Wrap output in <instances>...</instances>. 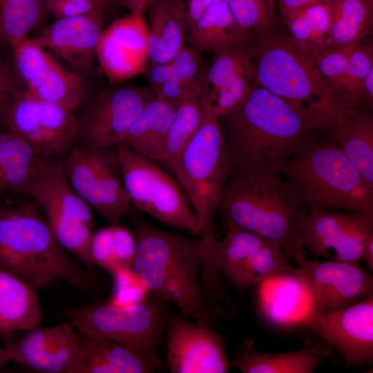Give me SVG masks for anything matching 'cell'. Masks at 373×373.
Masks as SVG:
<instances>
[{"mask_svg":"<svg viewBox=\"0 0 373 373\" xmlns=\"http://www.w3.org/2000/svg\"><path fill=\"white\" fill-rule=\"evenodd\" d=\"M254 37L235 21L224 0H214L188 30L187 46L199 52H216Z\"/></svg>","mask_w":373,"mask_h":373,"instance_id":"28","label":"cell"},{"mask_svg":"<svg viewBox=\"0 0 373 373\" xmlns=\"http://www.w3.org/2000/svg\"><path fill=\"white\" fill-rule=\"evenodd\" d=\"M279 172L227 178L217 213L224 224H233L278 243L298 263L305 257L300 224L308 213Z\"/></svg>","mask_w":373,"mask_h":373,"instance_id":"4","label":"cell"},{"mask_svg":"<svg viewBox=\"0 0 373 373\" xmlns=\"http://www.w3.org/2000/svg\"><path fill=\"white\" fill-rule=\"evenodd\" d=\"M48 156L0 126V194H27Z\"/></svg>","mask_w":373,"mask_h":373,"instance_id":"27","label":"cell"},{"mask_svg":"<svg viewBox=\"0 0 373 373\" xmlns=\"http://www.w3.org/2000/svg\"><path fill=\"white\" fill-rule=\"evenodd\" d=\"M283 17L304 8L316 4L330 5L333 0H278Z\"/></svg>","mask_w":373,"mask_h":373,"instance_id":"47","label":"cell"},{"mask_svg":"<svg viewBox=\"0 0 373 373\" xmlns=\"http://www.w3.org/2000/svg\"><path fill=\"white\" fill-rule=\"evenodd\" d=\"M176 108L154 99L137 115L119 143L152 160L162 162L164 142Z\"/></svg>","mask_w":373,"mask_h":373,"instance_id":"29","label":"cell"},{"mask_svg":"<svg viewBox=\"0 0 373 373\" xmlns=\"http://www.w3.org/2000/svg\"><path fill=\"white\" fill-rule=\"evenodd\" d=\"M111 274L114 278V291L111 298L107 300L109 304L127 307L145 298L144 289L146 288L133 268L119 267Z\"/></svg>","mask_w":373,"mask_h":373,"instance_id":"40","label":"cell"},{"mask_svg":"<svg viewBox=\"0 0 373 373\" xmlns=\"http://www.w3.org/2000/svg\"><path fill=\"white\" fill-rule=\"evenodd\" d=\"M370 271H373V233L370 234L363 245L362 257Z\"/></svg>","mask_w":373,"mask_h":373,"instance_id":"49","label":"cell"},{"mask_svg":"<svg viewBox=\"0 0 373 373\" xmlns=\"http://www.w3.org/2000/svg\"><path fill=\"white\" fill-rule=\"evenodd\" d=\"M0 126L50 157H64L76 140L74 113L35 97L27 88L7 107Z\"/></svg>","mask_w":373,"mask_h":373,"instance_id":"13","label":"cell"},{"mask_svg":"<svg viewBox=\"0 0 373 373\" xmlns=\"http://www.w3.org/2000/svg\"><path fill=\"white\" fill-rule=\"evenodd\" d=\"M298 264L294 274L308 302L305 318L345 307L373 295L372 276L358 263L309 260L305 257Z\"/></svg>","mask_w":373,"mask_h":373,"instance_id":"12","label":"cell"},{"mask_svg":"<svg viewBox=\"0 0 373 373\" xmlns=\"http://www.w3.org/2000/svg\"><path fill=\"white\" fill-rule=\"evenodd\" d=\"M329 47L351 52L366 39L373 25V6L361 0H333Z\"/></svg>","mask_w":373,"mask_h":373,"instance_id":"33","label":"cell"},{"mask_svg":"<svg viewBox=\"0 0 373 373\" xmlns=\"http://www.w3.org/2000/svg\"><path fill=\"white\" fill-rule=\"evenodd\" d=\"M363 2L366 3L367 4L373 6V0H361Z\"/></svg>","mask_w":373,"mask_h":373,"instance_id":"53","label":"cell"},{"mask_svg":"<svg viewBox=\"0 0 373 373\" xmlns=\"http://www.w3.org/2000/svg\"><path fill=\"white\" fill-rule=\"evenodd\" d=\"M249 47L256 86L290 104L335 114L336 97L319 74L315 55L300 50L289 37L271 34L251 39Z\"/></svg>","mask_w":373,"mask_h":373,"instance_id":"7","label":"cell"},{"mask_svg":"<svg viewBox=\"0 0 373 373\" xmlns=\"http://www.w3.org/2000/svg\"><path fill=\"white\" fill-rule=\"evenodd\" d=\"M131 220L136 242L132 268L154 297L177 305L186 317L210 325L199 272L207 247L215 238H191L158 229L134 211Z\"/></svg>","mask_w":373,"mask_h":373,"instance_id":"3","label":"cell"},{"mask_svg":"<svg viewBox=\"0 0 373 373\" xmlns=\"http://www.w3.org/2000/svg\"><path fill=\"white\" fill-rule=\"evenodd\" d=\"M46 3L48 12L57 19L87 15L106 9L87 0H46Z\"/></svg>","mask_w":373,"mask_h":373,"instance_id":"44","label":"cell"},{"mask_svg":"<svg viewBox=\"0 0 373 373\" xmlns=\"http://www.w3.org/2000/svg\"><path fill=\"white\" fill-rule=\"evenodd\" d=\"M170 61L171 76L155 92L156 98L177 107L186 100L201 96L209 64L200 52L185 46Z\"/></svg>","mask_w":373,"mask_h":373,"instance_id":"32","label":"cell"},{"mask_svg":"<svg viewBox=\"0 0 373 373\" xmlns=\"http://www.w3.org/2000/svg\"><path fill=\"white\" fill-rule=\"evenodd\" d=\"M149 0H118L131 14H144Z\"/></svg>","mask_w":373,"mask_h":373,"instance_id":"48","label":"cell"},{"mask_svg":"<svg viewBox=\"0 0 373 373\" xmlns=\"http://www.w3.org/2000/svg\"><path fill=\"white\" fill-rule=\"evenodd\" d=\"M148 65L170 61L185 46L187 26L180 0H149Z\"/></svg>","mask_w":373,"mask_h":373,"instance_id":"26","label":"cell"},{"mask_svg":"<svg viewBox=\"0 0 373 373\" xmlns=\"http://www.w3.org/2000/svg\"><path fill=\"white\" fill-rule=\"evenodd\" d=\"M64 157H49L41 166L26 195L39 205L57 241L72 242L95 222L91 209L70 184Z\"/></svg>","mask_w":373,"mask_h":373,"instance_id":"15","label":"cell"},{"mask_svg":"<svg viewBox=\"0 0 373 373\" xmlns=\"http://www.w3.org/2000/svg\"><path fill=\"white\" fill-rule=\"evenodd\" d=\"M46 0H0V44L13 50L43 23Z\"/></svg>","mask_w":373,"mask_h":373,"instance_id":"34","label":"cell"},{"mask_svg":"<svg viewBox=\"0 0 373 373\" xmlns=\"http://www.w3.org/2000/svg\"><path fill=\"white\" fill-rule=\"evenodd\" d=\"M122 177L131 204L173 228L201 235L199 221L178 184L153 160L117 144Z\"/></svg>","mask_w":373,"mask_h":373,"instance_id":"10","label":"cell"},{"mask_svg":"<svg viewBox=\"0 0 373 373\" xmlns=\"http://www.w3.org/2000/svg\"><path fill=\"white\" fill-rule=\"evenodd\" d=\"M172 66L171 61L147 65L145 76L149 86L155 92L171 76Z\"/></svg>","mask_w":373,"mask_h":373,"instance_id":"45","label":"cell"},{"mask_svg":"<svg viewBox=\"0 0 373 373\" xmlns=\"http://www.w3.org/2000/svg\"><path fill=\"white\" fill-rule=\"evenodd\" d=\"M303 322L343 356L348 365L373 363V295Z\"/></svg>","mask_w":373,"mask_h":373,"instance_id":"20","label":"cell"},{"mask_svg":"<svg viewBox=\"0 0 373 373\" xmlns=\"http://www.w3.org/2000/svg\"><path fill=\"white\" fill-rule=\"evenodd\" d=\"M276 0H267V3H269V6L274 10V4H275Z\"/></svg>","mask_w":373,"mask_h":373,"instance_id":"52","label":"cell"},{"mask_svg":"<svg viewBox=\"0 0 373 373\" xmlns=\"http://www.w3.org/2000/svg\"><path fill=\"white\" fill-rule=\"evenodd\" d=\"M90 253L93 262L108 272L113 274L117 268L112 249L111 225L93 232Z\"/></svg>","mask_w":373,"mask_h":373,"instance_id":"42","label":"cell"},{"mask_svg":"<svg viewBox=\"0 0 373 373\" xmlns=\"http://www.w3.org/2000/svg\"><path fill=\"white\" fill-rule=\"evenodd\" d=\"M372 69H373L372 40L366 39L354 48L350 53L348 69L342 84L340 106L337 111L365 108L363 104V84L366 76Z\"/></svg>","mask_w":373,"mask_h":373,"instance_id":"37","label":"cell"},{"mask_svg":"<svg viewBox=\"0 0 373 373\" xmlns=\"http://www.w3.org/2000/svg\"><path fill=\"white\" fill-rule=\"evenodd\" d=\"M111 225L112 249L116 264L118 268H132L136 251L134 233L119 224Z\"/></svg>","mask_w":373,"mask_h":373,"instance_id":"43","label":"cell"},{"mask_svg":"<svg viewBox=\"0 0 373 373\" xmlns=\"http://www.w3.org/2000/svg\"><path fill=\"white\" fill-rule=\"evenodd\" d=\"M42 213L28 195L0 198V268L36 288L61 280L91 293L95 275L68 255Z\"/></svg>","mask_w":373,"mask_h":373,"instance_id":"2","label":"cell"},{"mask_svg":"<svg viewBox=\"0 0 373 373\" xmlns=\"http://www.w3.org/2000/svg\"><path fill=\"white\" fill-rule=\"evenodd\" d=\"M338 145L373 188V112L363 107L337 111L332 122Z\"/></svg>","mask_w":373,"mask_h":373,"instance_id":"25","label":"cell"},{"mask_svg":"<svg viewBox=\"0 0 373 373\" xmlns=\"http://www.w3.org/2000/svg\"><path fill=\"white\" fill-rule=\"evenodd\" d=\"M321 348L317 345L285 353H262L246 338L233 364L243 373H312L325 360Z\"/></svg>","mask_w":373,"mask_h":373,"instance_id":"31","label":"cell"},{"mask_svg":"<svg viewBox=\"0 0 373 373\" xmlns=\"http://www.w3.org/2000/svg\"><path fill=\"white\" fill-rule=\"evenodd\" d=\"M11 55L18 75L35 97L73 113L88 96L83 77L64 69L32 37L19 44Z\"/></svg>","mask_w":373,"mask_h":373,"instance_id":"17","label":"cell"},{"mask_svg":"<svg viewBox=\"0 0 373 373\" xmlns=\"http://www.w3.org/2000/svg\"><path fill=\"white\" fill-rule=\"evenodd\" d=\"M95 2L103 6L106 9L113 8L117 2H119L118 0H87Z\"/></svg>","mask_w":373,"mask_h":373,"instance_id":"51","label":"cell"},{"mask_svg":"<svg viewBox=\"0 0 373 373\" xmlns=\"http://www.w3.org/2000/svg\"><path fill=\"white\" fill-rule=\"evenodd\" d=\"M202 115V95L180 104L169 128L163 149L162 162L171 164L192 138Z\"/></svg>","mask_w":373,"mask_h":373,"instance_id":"36","label":"cell"},{"mask_svg":"<svg viewBox=\"0 0 373 373\" xmlns=\"http://www.w3.org/2000/svg\"><path fill=\"white\" fill-rule=\"evenodd\" d=\"M227 233L208 245L204 258L242 291L295 267L280 245L233 224H226Z\"/></svg>","mask_w":373,"mask_h":373,"instance_id":"11","label":"cell"},{"mask_svg":"<svg viewBox=\"0 0 373 373\" xmlns=\"http://www.w3.org/2000/svg\"><path fill=\"white\" fill-rule=\"evenodd\" d=\"M104 10L87 15L57 19L32 39L53 51L82 77L90 73L104 31Z\"/></svg>","mask_w":373,"mask_h":373,"instance_id":"23","label":"cell"},{"mask_svg":"<svg viewBox=\"0 0 373 373\" xmlns=\"http://www.w3.org/2000/svg\"><path fill=\"white\" fill-rule=\"evenodd\" d=\"M70 184L79 196L110 224H119L131 209L117 145L73 146L63 159Z\"/></svg>","mask_w":373,"mask_h":373,"instance_id":"9","label":"cell"},{"mask_svg":"<svg viewBox=\"0 0 373 373\" xmlns=\"http://www.w3.org/2000/svg\"><path fill=\"white\" fill-rule=\"evenodd\" d=\"M373 233V214L311 209L300 224L304 248L314 256L358 263L363 245Z\"/></svg>","mask_w":373,"mask_h":373,"instance_id":"16","label":"cell"},{"mask_svg":"<svg viewBox=\"0 0 373 373\" xmlns=\"http://www.w3.org/2000/svg\"><path fill=\"white\" fill-rule=\"evenodd\" d=\"M289 29V39L300 50L316 54L329 47L330 6L316 4L283 17Z\"/></svg>","mask_w":373,"mask_h":373,"instance_id":"35","label":"cell"},{"mask_svg":"<svg viewBox=\"0 0 373 373\" xmlns=\"http://www.w3.org/2000/svg\"><path fill=\"white\" fill-rule=\"evenodd\" d=\"M87 373H152L156 367L133 350L77 330Z\"/></svg>","mask_w":373,"mask_h":373,"instance_id":"30","label":"cell"},{"mask_svg":"<svg viewBox=\"0 0 373 373\" xmlns=\"http://www.w3.org/2000/svg\"><path fill=\"white\" fill-rule=\"evenodd\" d=\"M10 361V356L6 347L0 346V369Z\"/></svg>","mask_w":373,"mask_h":373,"instance_id":"50","label":"cell"},{"mask_svg":"<svg viewBox=\"0 0 373 373\" xmlns=\"http://www.w3.org/2000/svg\"><path fill=\"white\" fill-rule=\"evenodd\" d=\"M169 166L193 207L201 227V235L214 237L215 217L227 175V164L218 116L211 109L205 87L200 124Z\"/></svg>","mask_w":373,"mask_h":373,"instance_id":"6","label":"cell"},{"mask_svg":"<svg viewBox=\"0 0 373 373\" xmlns=\"http://www.w3.org/2000/svg\"><path fill=\"white\" fill-rule=\"evenodd\" d=\"M183 6L187 31L200 15V14L214 0H180Z\"/></svg>","mask_w":373,"mask_h":373,"instance_id":"46","label":"cell"},{"mask_svg":"<svg viewBox=\"0 0 373 373\" xmlns=\"http://www.w3.org/2000/svg\"><path fill=\"white\" fill-rule=\"evenodd\" d=\"M280 173L308 210L373 214V188L339 148L332 123L315 133Z\"/></svg>","mask_w":373,"mask_h":373,"instance_id":"5","label":"cell"},{"mask_svg":"<svg viewBox=\"0 0 373 373\" xmlns=\"http://www.w3.org/2000/svg\"><path fill=\"white\" fill-rule=\"evenodd\" d=\"M155 98L150 86H117L103 90L76 117V140L89 146L119 143L137 115Z\"/></svg>","mask_w":373,"mask_h":373,"instance_id":"14","label":"cell"},{"mask_svg":"<svg viewBox=\"0 0 373 373\" xmlns=\"http://www.w3.org/2000/svg\"><path fill=\"white\" fill-rule=\"evenodd\" d=\"M10 358L23 366L46 373H87L77 329L68 320L52 327H39L21 338L5 344Z\"/></svg>","mask_w":373,"mask_h":373,"instance_id":"19","label":"cell"},{"mask_svg":"<svg viewBox=\"0 0 373 373\" xmlns=\"http://www.w3.org/2000/svg\"><path fill=\"white\" fill-rule=\"evenodd\" d=\"M249 41L213 52L209 64L205 91L212 111L218 117L238 107L256 87Z\"/></svg>","mask_w":373,"mask_h":373,"instance_id":"22","label":"cell"},{"mask_svg":"<svg viewBox=\"0 0 373 373\" xmlns=\"http://www.w3.org/2000/svg\"><path fill=\"white\" fill-rule=\"evenodd\" d=\"M350 52L333 47L319 50L314 56L317 70L327 85L334 91L340 106V93L346 76Z\"/></svg>","mask_w":373,"mask_h":373,"instance_id":"39","label":"cell"},{"mask_svg":"<svg viewBox=\"0 0 373 373\" xmlns=\"http://www.w3.org/2000/svg\"><path fill=\"white\" fill-rule=\"evenodd\" d=\"M167 364L172 373H226L231 369L220 334L202 321L170 316L166 328Z\"/></svg>","mask_w":373,"mask_h":373,"instance_id":"18","label":"cell"},{"mask_svg":"<svg viewBox=\"0 0 373 373\" xmlns=\"http://www.w3.org/2000/svg\"><path fill=\"white\" fill-rule=\"evenodd\" d=\"M26 85L18 75L12 55L0 58V125L7 107Z\"/></svg>","mask_w":373,"mask_h":373,"instance_id":"41","label":"cell"},{"mask_svg":"<svg viewBox=\"0 0 373 373\" xmlns=\"http://www.w3.org/2000/svg\"><path fill=\"white\" fill-rule=\"evenodd\" d=\"M236 23L249 35L271 34L273 9L265 0H224Z\"/></svg>","mask_w":373,"mask_h":373,"instance_id":"38","label":"cell"},{"mask_svg":"<svg viewBox=\"0 0 373 373\" xmlns=\"http://www.w3.org/2000/svg\"><path fill=\"white\" fill-rule=\"evenodd\" d=\"M43 317L36 287L0 268V336L5 344L39 325Z\"/></svg>","mask_w":373,"mask_h":373,"instance_id":"24","label":"cell"},{"mask_svg":"<svg viewBox=\"0 0 373 373\" xmlns=\"http://www.w3.org/2000/svg\"><path fill=\"white\" fill-rule=\"evenodd\" d=\"M166 303L153 296L127 307L97 300L66 307L63 312L77 330L124 345L158 370L162 367L159 344L170 318Z\"/></svg>","mask_w":373,"mask_h":373,"instance_id":"8","label":"cell"},{"mask_svg":"<svg viewBox=\"0 0 373 373\" xmlns=\"http://www.w3.org/2000/svg\"><path fill=\"white\" fill-rule=\"evenodd\" d=\"M328 111L290 104L256 86L235 109L218 117L224 140L227 178L280 173L318 131L332 124Z\"/></svg>","mask_w":373,"mask_h":373,"instance_id":"1","label":"cell"},{"mask_svg":"<svg viewBox=\"0 0 373 373\" xmlns=\"http://www.w3.org/2000/svg\"><path fill=\"white\" fill-rule=\"evenodd\" d=\"M96 58L112 84L144 73L149 59V43L144 14L130 13L104 30Z\"/></svg>","mask_w":373,"mask_h":373,"instance_id":"21","label":"cell"}]
</instances>
